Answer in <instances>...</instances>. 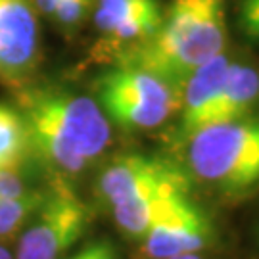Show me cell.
I'll use <instances>...</instances> for the list:
<instances>
[{
  "label": "cell",
  "instance_id": "1",
  "mask_svg": "<svg viewBox=\"0 0 259 259\" xmlns=\"http://www.w3.org/2000/svg\"><path fill=\"white\" fill-rule=\"evenodd\" d=\"M19 113L29 150L60 175H77L108 148L110 119L100 104L58 89H25Z\"/></svg>",
  "mask_w": 259,
  "mask_h": 259
},
{
  "label": "cell",
  "instance_id": "2",
  "mask_svg": "<svg viewBox=\"0 0 259 259\" xmlns=\"http://www.w3.org/2000/svg\"><path fill=\"white\" fill-rule=\"evenodd\" d=\"M227 42L223 0H173L156 33L117 56V65H133L165 79L183 91L188 75L223 54Z\"/></svg>",
  "mask_w": 259,
  "mask_h": 259
},
{
  "label": "cell",
  "instance_id": "3",
  "mask_svg": "<svg viewBox=\"0 0 259 259\" xmlns=\"http://www.w3.org/2000/svg\"><path fill=\"white\" fill-rule=\"evenodd\" d=\"M186 142L188 165L200 181L232 196L259 186V119L207 125Z\"/></svg>",
  "mask_w": 259,
  "mask_h": 259
},
{
  "label": "cell",
  "instance_id": "4",
  "mask_svg": "<svg viewBox=\"0 0 259 259\" xmlns=\"http://www.w3.org/2000/svg\"><path fill=\"white\" fill-rule=\"evenodd\" d=\"M96 94L106 117L129 131L159 127L181 108V91L177 87L133 65H117L100 75Z\"/></svg>",
  "mask_w": 259,
  "mask_h": 259
},
{
  "label": "cell",
  "instance_id": "5",
  "mask_svg": "<svg viewBox=\"0 0 259 259\" xmlns=\"http://www.w3.org/2000/svg\"><path fill=\"white\" fill-rule=\"evenodd\" d=\"M93 219L91 207L58 179L31 215L18 246V259H62L81 240Z\"/></svg>",
  "mask_w": 259,
  "mask_h": 259
},
{
  "label": "cell",
  "instance_id": "6",
  "mask_svg": "<svg viewBox=\"0 0 259 259\" xmlns=\"http://www.w3.org/2000/svg\"><path fill=\"white\" fill-rule=\"evenodd\" d=\"M211 238L209 217L190 200L188 192H177L165 200L142 240L148 257L171 259L181 253L204 250Z\"/></svg>",
  "mask_w": 259,
  "mask_h": 259
},
{
  "label": "cell",
  "instance_id": "7",
  "mask_svg": "<svg viewBox=\"0 0 259 259\" xmlns=\"http://www.w3.org/2000/svg\"><path fill=\"white\" fill-rule=\"evenodd\" d=\"M171 188L188 190V177L165 159L144 154H127L113 159L98 179V194L110 205Z\"/></svg>",
  "mask_w": 259,
  "mask_h": 259
},
{
  "label": "cell",
  "instance_id": "8",
  "mask_svg": "<svg viewBox=\"0 0 259 259\" xmlns=\"http://www.w3.org/2000/svg\"><path fill=\"white\" fill-rule=\"evenodd\" d=\"M38 21L31 0H0V83L23 89L38 65Z\"/></svg>",
  "mask_w": 259,
  "mask_h": 259
},
{
  "label": "cell",
  "instance_id": "9",
  "mask_svg": "<svg viewBox=\"0 0 259 259\" xmlns=\"http://www.w3.org/2000/svg\"><path fill=\"white\" fill-rule=\"evenodd\" d=\"M163 19L157 0H98L94 23L106 45L117 47V56L156 33Z\"/></svg>",
  "mask_w": 259,
  "mask_h": 259
},
{
  "label": "cell",
  "instance_id": "10",
  "mask_svg": "<svg viewBox=\"0 0 259 259\" xmlns=\"http://www.w3.org/2000/svg\"><path fill=\"white\" fill-rule=\"evenodd\" d=\"M229 64L231 60L225 54L215 56L209 62L194 69L185 81L181 91V123H179V133L185 140L207 125Z\"/></svg>",
  "mask_w": 259,
  "mask_h": 259
},
{
  "label": "cell",
  "instance_id": "11",
  "mask_svg": "<svg viewBox=\"0 0 259 259\" xmlns=\"http://www.w3.org/2000/svg\"><path fill=\"white\" fill-rule=\"evenodd\" d=\"M259 100V71L251 65L231 62L207 125L246 117ZM205 125V127H207Z\"/></svg>",
  "mask_w": 259,
  "mask_h": 259
},
{
  "label": "cell",
  "instance_id": "12",
  "mask_svg": "<svg viewBox=\"0 0 259 259\" xmlns=\"http://www.w3.org/2000/svg\"><path fill=\"white\" fill-rule=\"evenodd\" d=\"M177 192H188V190H177V188L157 190V192H150V194L121 202L117 205H111L113 221L125 236H129L133 240H142L157 219L165 200Z\"/></svg>",
  "mask_w": 259,
  "mask_h": 259
},
{
  "label": "cell",
  "instance_id": "13",
  "mask_svg": "<svg viewBox=\"0 0 259 259\" xmlns=\"http://www.w3.org/2000/svg\"><path fill=\"white\" fill-rule=\"evenodd\" d=\"M27 154L29 139L21 113L0 104V169H19Z\"/></svg>",
  "mask_w": 259,
  "mask_h": 259
},
{
  "label": "cell",
  "instance_id": "14",
  "mask_svg": "<svg viewBox=\"0 0 259 259\" xmlns=\"http://www.w3.org/2000/svg\"><path fill=\"white\" fill-rule=\"evenodd\" d=\"M42 196L45 194L31 190L18 198H0V236L19 231L31 219Z\"/></svg>",
  "mask_w": 259,
  "mask_h": 259
},
{
  "label": "cell",
  "instance_id": "15",
  "mask_svg": "<svg viewBox=\"0 0 259 259\" xmlns=\"http://www.w3.org/2000/svg\"><path fill=\"white\" fill-rule=\"evenodd\" d=\"M91 6H93V0H60L50 18H54L60 27H77L87 18Z\"/></svg>",
  "mask_w": 259,
  "mask_h": 259
},
{
  "label": "cell",
  "instance_id": "16",
  "mask_svg": "<svg viewBox=\"0 0 259 259\" xmlns=\"http://www.w3.org/2000/svg\"><path fill=\"white\" fill-rule=\"evenodd\" d=\"M238 29L248 40L259 42V0H240Z\"/></svg>",
  "mask_w": 259,
  "mask_h": 259
},
{
  "label": "cell",
  "instance_id": "17",
  "mask_svg": "<svg viewBox=\"0 0 259 259\" xmlns=\"http://www.w3.org/2000/svg\"><path fill=\"white\" fill-rule=\"evenodd\" d=\"M62 259H121L117 248L113 246V242L106 240H93L84 244L81 250H77L73 255Z\"/></svg>",
  "mask_w": 259,
  "mask_h": 259
},
{
  "label": "cell",
  "instance_id": "18",
  "mask_svg": "<svg viewBox=\"0 0 259 259\" xmlns=\"http://www.w3.org/2000/svg\"><path fill=\"white\" fill-rule=\"evenodd\" d=\"M31 192L18 169H0V198H18Z\"/></svg>",
  "mask_w": 259,
  "mask_h": 259
},
{
  "label": "cell",
  "instance_id": "19",
  "mask_svg": "<svg viewBox=\"0 0 259 259\" xmlns=\"http://www.w3.org/2000/svg\"><path fill=\"white\" fill-rule=\"evenodd\" d=\"M35 2V6L40 14H45V16H52V12H54L56 4L60 2V0H33Z\"/></svg>",
  "mask_w": 259,
  "mask_h": 259
},
{
  "label": "cell",
  "instance_id": "20",
  "mask_svg": "<svg viewBox=\"0 0 259 259\" xmlns=\"http://www.w3.org/2000/svg\"><path fill=\"white\" fill-rule=\"evenodd\" d=\"M171 259H204V257H200L196 251H192V253H181V255H175V257Z\"/></svg>",
  "mask_w": 259,
  "mask_h": 259
},
{
  "label": "cell",
  "instance_id": "21",
  "mask_svg": "<svg viewBox=\"0 0 259 259\" xmlns=\"http://www.w3.org/2000/svg\"><path fill=\"white\" fill-rule=\"evenodd\" d=\"M0 259H14V257H12V253H10V251L2 246V244H0Z\"/></svg>",
  "mask_w": 259,
  "mask_h": 259
},
{
  "label": "cell",
  "instance_id": "22",
  "mask_svg": "<svg viewBox=\"0 0 259 259\" xmlns=\"http://www.w3.org/2000/svg\"><path fill=\"white\" fill-rule=\"evenodd\" d=\"M257 250H259V231H257Z\"/></svg>",
  "mask_w": 259,
  "mask_h": 259
}]
</instances>
